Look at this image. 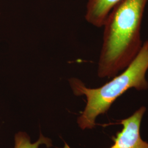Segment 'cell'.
<instances>
[{"instance_id":"obj_2","label":"cell","mask_w":148,"mask_h":148,"mask_svg":"<svg viewBox=\"0 0 148 148\" xmlns=\"http://www.w3.org/2000/svg\"><path fill=\"white\" fill-rule=\"evenodd\" d=\"M148 70V40L143 43L137 56L127 67L112 79L100 87L91 88L79 79L73 78L70 84L76 95H85L87 103L85 109L77 119L82 130L95 126L97 117L109 110L117 99L128 90L148 89L146 75Z\"/></svg>"},{"instance_id":"obj_5","label":"cell","mask_w":148,"mask_h":148,"mask_svg":"<svg viewBox=\"0 0 148 148\" xmlns=\"http://www.w3.org/2000/svg\"><path fill=\"white\" fill-rule=\"evenodd\" d=\"M14 148H39L40 145L45 144L47 147L52 145L51 140L41 134L38 140L35 143L31 142L30 138L26 133L19 132L15 136Z\"/></svg>"},{"instance_id":"obj_1","label":"cell","mask_w":148,"mask_h":148,"mask_svg":"<svg viewBox=\"0 0 148 148\" xmlns=\"http://www.w3.org/2000/svg\"><path fill=\"white\" fill-rule=\"evenodd\" d=\"M148 0H121L103 25L98 63L100 78H111L132 62L142 47L141 27Z\"/></svg>"},{"instance_id":"obj_3","label":"cell","mask_w":148,"mask_h":148,"mask_svg":"<svg viewBox=\"0 0 148 148\" xmlns=\"http://www.w3.org/2000/svg\"><path fill=\"white\" fill-rule=\"evenodd\" d=\"M144 106L140 107L131 116L120 121L121 131L114 139V144L109 148H148V143L140 136V125L146 111Z\"/></svg>"},{"instance_id":"obj_6","label":"cell","mask_w":148,"mask_h":148,"mask_svg":"<svg viewBox=\"0 0 148 148\" xmlns=\"http://www.w3.org/2000/svg\"><path fill=\"white\" fill-rule=\"evenodd\" d=\"M65 146H66V147H65V148H69V147H68V145H65Z\"/></svg>"},{"instance_id":"obj_4","label":"cell","mask_w":148,"mask_h":148,"mask_svg":"<svg viewBox=\"0 0 148 148\" xmlns=\"http://www.w3.org/2000/svg\"><path fill=\"white\" fill-rule=\"evenodd\" d=\"M121 0H88L85 19L94 27H101L112 8Z\"/></svg>"}]
</instances>
